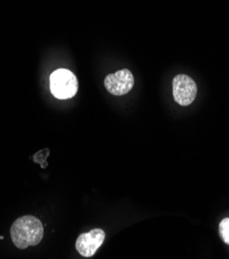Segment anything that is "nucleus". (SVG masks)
Masks as SVG:
<instances>
[{
    "label": "nucleus",
    "mask_w": 229,
    "mask_h": 259,
    "mask_svg": "<svg viewBox=\"0 0 229 259\" xmlns=\"http://www.w3.org/2000/svg\"><path fill=\"white\" fill-rule=\"evenodd\" d=\"M50 88L58 99H68L78 92L79 83L76 76L68 69H57L50 76Z\"/></svg>",
    "instance_id": "2"
},
{
    "label": "nucleus",
    "mask_w": 229,
    "mask_h": 259,
    "mask_svg": "<svg viewBox=\"0 0 229 259\" xmlns=\"http://www.w3.org/2000/svg\"><path fill=\"white\" fill-rule=\"evenodd\" d=\"M172 94L176 103L187 107L195 100L197 86L187 74H177L172 81Z\"/></svg>",
    "instance_id": "3"
},
{
    "label": "nucleus",
    "mask_w": 229,
    "mask_h": 259,
    "mask_svg": "<svg viewBox=\"0 0 229 259\" xmlns=\"http://www.w3.org/2000/svg\"><path fill=\"white\" fill-rule=\"evenodd\" d=\"M105 239L106 232L103 229H92L89 232L80 235L78 240H76L75 248L83 257H91L103 245Z\"/></svg>",
    "instance_id": "5"
},
{
    "label": "nucleus",
    "mask_w": 229,
    "mask_h": 259,
    "mask_svg": "<svg viewBox=\"0 0 229 259\" xmlns=\"http://www.w3.org/2000/svg\"><path fill=\"white\" fill-rule=\"evenodd\" d=\"M134 85V77L130 70L121 69L115 73L107 75L105 87L113 95L121 96L128 93Z\"/></svg>",
    "instance_id": "4"
},
{
    "label": "nucleus",
    "mask_w": 229,
    "mask_h": 259,
    "mask_svg": "<svg viewBox=\"0 0 229 259\" xmlns=\"http://www.w3.org/2000/svg\"><path fill=\"white\" fill-rule=\"evenodd\" d=\"M12 241L19 249L36 246L43 237V227L39 219L34 216H22L11 227Z\"/></svg>",
    "instance_id": "1"
},
{
    "label": "nucleus",
    "mask_w": 229,
    "mask_h": 259,
    "mask_svg": "<svg viewBox=\"0 0 229 259\" xmlns=\"http://www.w3.org/2000/svg\"><path fill=\"white\" fill-rule=\"evenodd\" d=\"M219 232L221 239L229 245V218H225L219 225Z\"/></svg>",
    "instance_id": "6"
}]
</instances>
